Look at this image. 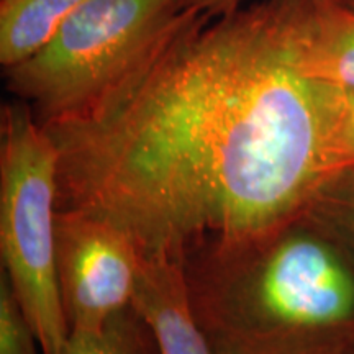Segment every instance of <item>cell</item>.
Returning a JSON list of instances; mask_svg holds the SVG:
<instances>
[{"instance_id":"6da1fadb","label":"cell","mask_w":354,"mask_h":354,"mask_svg":"<svg viewBox=\"0 0 354 354\" xmlns=\"http://www.w3.org/2000/svg\"><path fill=\"white\" fill-rule=\"evenodd\" d=\"M41 125L57 151V210L179 263L294 218L328 176L320 87L292 64L271 0L180 10L97 99Z\"/></svg>"},{"instance_id":"7a4b0ae2","label":"cell","mask_w":354,"mask_h":354,"mask_svg":"<svg viewBox=\"0 0 354 354\" xmlns=\"http://www.w3.org/2000/svg\"><path fill=\"white\" fill-rule=\"evenodd\" d=\"M216 354H339L354 336V264L297 215L183 259Z\"/></svg>"},{"instance_id":"3957f363","label":"cell","mask_w":354,"mask_h":354,"mask_svg":"<svg viewBox=\"0 0 354 354\" xmlns=\"http://www.w3.org/2000/svg\"><path fill=\"white\" fill-rule=\"evenodd\" d=\"M57 151L32 107L17 99L0 115V251L43 354H61L71 330L56 272Z\"/></svg>"},{"instance_id":"277c9868","label":"cell","mask_w":354,"mask_h":354,"mask_svg":"<svg viewBox=\"0 0 354 354\" xmlns=\"http://www.w3.org/2000/svg\"><path fill=\"white\" fill-rule=\"evenodd\" d=\"M177 0H87L37 55L3 68L8 92L39 123L86 107L165 33Z\"/></svg>"},{"instance_id":"5b68a950","label":"cell","mask_w":354,"mask_h":354,"mask_svg":"<svg viewBox=\"0 0 354 354\" xmlns=\"http://www.w3.org/2000/svg\"><path fill=\"white\" fill-rule=\"evenodd\" d=\"M140 253L122 230L77 212L56 215V272L71 333L99 331L133 302Z\"/></svg>"},{"instance_id":"8992f818","label":"cell","mask_w":354,"mask_h":354,"mask_svg":"<svg viewBox=\"0 0 354 354\" xmlns=\"http://www.w3.org/2000/svg\"><path fill=\"white\" fill-rule=\"evenodd\" d=\"M294 68L354 88V12L339 0H271Z\"/></svg>"},{"instance_id":"52a82bcc","label":"cell","mask_w":354,"mask_h":354,"mask_svg":"<svg viewBox=\"0 0 354 354\" xmlns=\"http://www.w3.org/2000/svg\"><path fill=\"white\" fill-rule=\"evenodd\" d=\"M131 305L151 330L158 354H216L194 315L179 261L140 254Z\"/></svg>"},{"instance_id":"ba28073f","label":"cell","mask_w":354,"mask_h":354,"mask_svg":"<svg viewBox=\"0 0 354 354\" xmlns=\"http://www.w3.org/2000/svg\"><path fill=\"white\" fill-rule=\"evenodd\" d=\"M87 0H0V64L10 68L41 50Z\"/></svg>"},{"instance_id":"9c48e42d","label":"cell","mask_w":354,"mask_h":354,"mask_svg":"<svg viewBox=\"0 0 354 354\" xmlns=\"http://www.w3.org/2000/svg\"><path fill=\"white\" fill-rule=\"evenodd\" d=\"M354 264V169L323 177L297 214Z\"/></svg>"},{"instance_id":"30bf717a","label":"cell","mask_w":354,"mask_h":354,"mask_svg":"<svg viewBox=\"0 0 354 354\" xmlns=\"http://www.w3.org/2000/svg\"><path fill=\"white\" fill-rule=\"evenodd\" d=\"M61 354H158L151 330L130 305L99 331L71 333Z\"/></svg>"},{"instance_id":"8fae6325","label":"cell","mask_w":354,"mask_h":354,"mask_svg":"<svg viewBox=\"0 0 354 354\" xmlns=\"http://www.w3.org/2000/svg\"><path fill=\"white\" fill-rule=\"evenodd\" d=\"M318 87L325 127L326 174L354 169V88L325 82H318Z\"/></svg>"},{"instance_id":"7c38bea8","label":"cell","mask_w":354,"mask_h":354,"mask_svg":"<svg viewBox=\"0 0 354 354\" xmlns=\"http://www.w3.org/2000/svg\"><path fill=\"white\" fill-rule=\"evenodd\" d=\"M0 354H43L8 277L0 279Z\"/></svg>"},{"instance_id":"4fadbf2b","label":"cell","mask_w":354,"mask_h":354,"mask_svg":"<svg viewBox=\"0 0 354 354\" xmlns=\"http://www.w3.org/2000/svg\"><path fill=\"white\" fill-rule=\"evenodd\" d=\"M245 0H177L183 10H198L209 13L212 17H220L225 13L243 7Z\"/></svg>"},{"instance_id":"5bb4252c","label":"cell","mask_w":354,"mask_h":354,"mask_svg":"<svg viewBox=\"0 0 354 354\" xmlns=\"http://www.w3.org/2000/svg\"><path fill=\"white\" fill-rule=\"evenodd\" d=\"M339 354H354V336L346 344H344V348L342 349V353Z\"/></svg>"},{"instance_id":"9a60e30c","label":"cell","mask_w":354,"mask_h":354,"mask_svg":"<svg viewBox=\"0 0 354 354\" xmlns=\"http://www.w3.org/2000/svg\"><path fill=\"white\" fill-rule=\"evenodd\" d=\"M339 2H342L344 7H348L349 10L354 12V0H339Z\"/></svg>"}]
</instances>
